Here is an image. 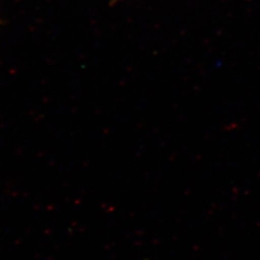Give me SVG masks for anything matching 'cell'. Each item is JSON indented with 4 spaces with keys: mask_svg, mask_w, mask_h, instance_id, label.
<instances>
[]
</instances>
